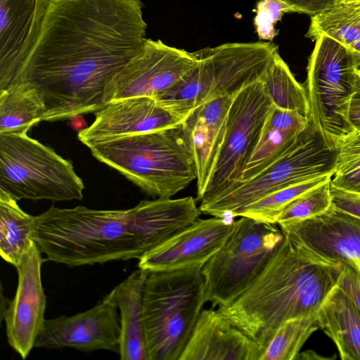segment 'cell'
Wrapping results in <instances>:
<instances>
[{
	"instance_id": "cell-3",
	"label": "cell",
	"mask_w": 360,
	"mask_h": 360,
	"mask_svg": "<svg viewBox=\"0 0 360 360\" xmlns=\"http://www.w3.org/2000/svg\"><path fill=\"white\" fill-rule=\"evenodd\" d=\"M341 271V262L322 258L284 236L250 287L217 310L264 351L283 323L316 313Z\"/></svg>"
},
{
	"instance_id": "cell-27",
	"label": "cell",
	"mask_w": 360,
	"mask_h": 360,
	"mask_svg": "<svg viewBox=\"0 0 360 360\" xmlns=\"http://www.w3.org/2000/svg\"><path fill=\"white\" fill-rule=\"evenodd\" d=\"M319 329L316 313L289 319L277 329L259 360H294L311 334Z\"/></svg>"
},
{
	"instance_id": "cell-32",
	"label": "cell",
	"mask_w": 360,
	"mask_h": 360,
	"mask_svg": "<svg viewBox=\"0 0 360 360\" xmlns=\"http://www.w3.org/2000/svg\"><path fill=\"white\" fill-rule=\"evenodd\" d=\"M309 124L308 117L290 110L281 109L273 105L265 121L264 127L280 131L301 132Z\"/></svg>"
},
{
	"instance_id": "cell-6",
	"label": "cell",
	"mask_w": 360,
	"mask_h": 360,
	"mask_svg": "<svg viewBox=\"0 0 360 360\" xmlns=\"http://www.w3.org/2000/svg\"><path fill=\"white\" fill-rule=\"evenodd\" d=\"M205 302L201 267L148 271L142 303L149 360H179Z\"/></svg>"
},
{
	"instance_id": "cell-36",
	"label": "cell",
	"mask_w": 360,
	"mask_h": 360,
	"mask_svg": "<svg viewBox=\"0 0 360 360\" xmlns=\"http://www.w3.org/2000/svg\"><path fill=\"white\" fill-rule=\"evenodd\" d=\"M292 6L296 13L311 16L321 13L338 4L341 0H282Z\"/></svg>"
},
{
	"instance_id": "cell-26",
	"label": "cell",
	"mask_w": 360,
	"mask_h": 360,
	"mask_svg": "<svg viewBox=\"0 0 360 360\" xmlns=\"http://www.w3.org/2000/svg\"><path fill=\"white\" fill-rule=\"evenodd\" d=\"M328 36L348 49L360 38V12L343 4L311 17L305 37L315 41Z\"/></svg>"
},
{
	"instance_id": "cell-41",
	"label": "cell",
	"mask_w": 360,
	"mask_h": 360,
	"mask_svg": "<svg viewBox=\"0 0 360 360\" xmlns=\"http://www.w3.org/2000/svg\"><path fill=\"white\" fill-rule=\"evenodd\" d=\"M356 91L360 94V68L356 70Z\"/></svg>"
},
{
	"instance_id": "cell-18",
	"label": "cell",
	"mask_w": 360,
	"mask_h": 360,
	"mask_svg": "<svg viewBox=\"0 0 360 360\" xmlns=\"http://www.w3.org/2000/svg\"><path fill=\"white\" fill-rule=\"evenodd\" d=\"M50 0H0V91L35 45Z\"/></svg>"
},
{
	"instance_id": "cell-21",
	"label": "cell",
	"mask_w": 360,
	"mask_h": 360,
	"mask_svg": "<svg viewBox=\"0 0 360 360\" xmlns=\"http://www.w3.org/2000/svg\"><path fill=\"white\" fill-rule=\"evenodd\" d=\"M148 271L139 269L115 287L120 311L122 360H149L143 316V289Z\"/></svg>"
},
{
	"instance_id": "cell-19",
	"label": "cell",
	"mask_w": 360,
	"mask_h": 360,
	"mask_svg": "<svg viewBox=\"0 0 360 360\" xmlns=\"http://www.w3.org/2000/svg\"><path fill=\"white\" fill-rule=\"evenodd\" d=\"M235 96L208 101L193 110L181 123L197 174L198 200L205 195L226 131L229 108Z\"/></svg>"
},
{
	"instance_id": "cell-7",
	"label": "cell",
	"mask_w": 360,
	"mask_h": 360,
	"mask_svg": "<svg viewBox=\"0 0 360 360\" xmlns=\"http://www.w3.org/2000/svg\"><path fill=\"white\" fill-rule=\"evenodd\" d=\"M338 150L330 149L309 124L271 165L245 181H234L205 195L202 213L225 218L240 217L249 205L278 189L313 179L333 176Z\"/></svg>"
},
{
	"instance_id": "cell-13",
	"label": "cell",
	"mask_w": 360,
	"mask_h": 360,
	"mask_svg": "<svg viewBox=\"0 0 360 360\" xmlns=\"http://www.w3.org/2000/svg\"><path fill=\"white\" fill-rule=\"evenodd\" d=\"M113 288L90 309L46 319L34 347H72L82 352L108 350L119 354L120 320Z\"/></svg>"
},
{
	"instance_id": "cell-2",
	"label": "cell",
	"mask_w": 360,
	"mask_h": 360,
	"mask_svg": "<svg viewBox=\"0 0 360 360\" xmlns=\"http://www.w3.org/2000/svg\"><path fill=\"white\" fill-rule=\"evenodd\" d=\"M201 213L192 196L141 200L127 210L51 206L36 216L34 240L49 260L70 267L139 259Z\"/></svg>"
},
{
	"instance_id": "cell-5",
	"label": "cell",
	"mask_w": 360,
	"mask_h": 360,
	"mask_svg": "<svg viewBox=\"0 0 360 360\" xmlns=\"http://www.w3.org/2000/svg\"><path fill=\"white\" fill-rule=\"evenodd\" d=\"M272 41L229 42L193 51L195 68L179 82L153 98L182 119L198 106L225 96H236L259 81L276 55Z\"/></svg>"
},
{
	"instance_id": "cell-17",
	"label": "cell",
	"mask_w": 360,
	"mask_h": 360,
	"mask_svg": "<svg viewBox=\"0 0 360 360\" xmlns=\"http://www.w3.org/2000/svg\"><path fill=\"white\" fill-rule=\"evenodd\" d=\"M184 119L158 103L153 97L137 96L114 100L96 112L93 123L79 131L85 146L174 127Z\"/></svg>"
},
{
	"instance_id": "cell-31",
	"label": "cell",
	"mask_w": 360,
	"mask_h": 360,
	"mask_svg": "<svg viewBox=\"0 0 360 360\" xmlns=\"http://www.w3.org/2000/svg\"><path fill=\"white\" fill-rule=\"evenodd\" d=\"M255 12L253 22L259 40L272 41L278 33L275 30L276 23L284 13L296 11L282 0H259L256 4Z\"/></svg>"
},
{
	"instance_id": "cell-30",
	"label": "cell",
	"mask_w": 360,
	"mask_h": 360,
	"mask_svg": "<svg viewBox=\"0 0 360 360\" xmlns=\"http://www.w3.org/2000/svg\"><path fill=\"white\" fill-rule=\"evenodd\" d=\"M330 180L304 193L290 203L278 215L277 224L314 218L332 206Z\"/></svg>"
},
{
	"instance_id": "cell-16",
	"label": "cell",
	"mask_w": 360,
	"mask_h": 360,
	"mask_svg": "<svg viewBox=\"0 0 360 360\" xmlns=\"http://www.w3.org/2000/svg\"><path fill=\"white\" fill-rule=\"evenodd\" d=\"M283 236L314 254L360 271V218L331 206L306 220L278 224Z\"/></svg>"
},
{
	"instance_id": "cell-14",
	"label": "cell",
	"mask_w": 360,
	"mask_h": 360,
	"mask_svg": "<svg viewBox=\"0 0 360 360\" xmlns=\"http://www.w3.org/2000/svg\"><path fill=\"white\" fill-rule=\"evenodd\" d=\"M44 262L41 252L34 242L15 267L18 275L17 290L3 314L8 342L23 359L34 347L46 320V297L41 275Z\"/></svg>"
},
{
	"instance_id": "cell-11",
	"label": "cell",
	"mask_w": 360,
	"mask_h": 360,
	"mask_svg": "<svg viewBox=\"0 0 360 360\" xmlns=\"http://www.w3.org/2000/svg\"><path fill=\"white\" fill-rule=\"evenodd\" d=\"M272 108L262 79L243 88L235 96L228 112L223 143L205 195L239 179Z\"/></svg>"
},
{
	"instance_id": "cell-37",
	"label": "cell",
	"mask_w": 360,
	"mask_h": 360,
	"mask_svg": "<svg viewBox=\"0 0 360 360\" xmlns=\"http://www.w3.org/2000/svg\"><path fill=\"white\" fill-rule=\"evenodd\" d=\"M330 184L339 189L360 193V167L347 174L333 175Z\"/></svg>"
},
{
	"instance_id": "cell-12",
	"label": "cell",
	"mask_w": 360,
	"mask_h": 360,
	"mask_svg": "<svg viewBox=\"0 0 360 360\" xmlns=\"http://www.w3.org/2000/svg\"><path fill=\"white\" fill-rule=\"evenodd\" d=\"M197 63L193 51L147 38L143 50L108 82L104 102L106 105L124 98L154 97L188 75Z\"/></svg>"
},
{
	"instance_id": "cell-38",
	"label": "cell",
	"mask_w": 360,
	"mask_h": 360,
	"mask_svg": "<svg viewBox=\"0 0 360 360\" xmlns=\"http://www.w3.org/2000/svg\"><path fill=\"white\" fill-rule=\"evenodd\" d=\"M349 120L356 129L355 136L350 139H360V94L356 91L350 103Z\"/></svg>"
},
{
	"instance_id": "cell-40",
	"label": "cell",
	"mask_w": 360,
	"mask_h": 360,
	"mask_svg": "<svg viewBox=\"0 0 360 360\" xmlns=\"http://www.w3.org/2000/svg\"><path fill=\"white\" fill-rule=\"evenodd\" d=\"M340 3L350 6L360 12V0H341Z\"/></svg>"
},
{
	"instance_id": "cell-24",
	"label": "cell",
	"mask_w": 360,
	"mask_h": 360,
	"mask_svg": "<svg viewBox=\"0 0 360 360\" xmlns=\"http://www.w3.org/2000/svg\"><path fill=\"white\" fill-rule=\"evenodd\" d=\"M44 103L37 90L16 82L0 91V134L27 133L43 121Z\"/></svg>"
},
{
	"instance_id": "cell-33",
	"label": "cell",
	"mask_w": 360,
	"mask_h": 360,
	"mask_svg": "<svg viewBox=\"0 0 360 360\" xmlns=\"http://www.w3.org/2000/svg\"><path fill=\"white\" fill-rule=\"evenodd\" d=\"M360 167V139H350L338 149L333 175L347 174Z\"/></svg>"
},
{
	"instance_id": "cell-22",
	"label": "cell",
	"mask_w": 360,
	"mask_h": 360,
	"mask_svg": "<svg viewBox=\"0 0 360 360\" xmlns=\"http://www.w3.org/2000/svg\"><path fill=\"white\" fill-rule=\"evenodd\" d=\"M317 324L335 345L342 360H360V311L337 285L316 311Z\"/></svg>"
},
{
	"instance_id": "cell-29",
	"label": "cell",
	"mask_w": 360,
	"mask_h": 360,
	"mask_svg": "<svg viewBox=\"0 0 360 360\" xmlns=\"http://www.w3.org/2000/svg\"><path fill=\"white\" fill-rule=\"evenodd\" d=\"M301 132L280 131L264 126L257 143L238 181L249 180L271 165Z\"/></svg>"
},
{
	"instance_id": "cell-34",
	"label": "cell",
	"mask_w": 360,
	"mask_h": 360,
	"mask_svg": "<svg viewBox=\"0 0 360 360\" xmlns=\"http://www.w3.org/2000/svg\"><path fill=\"white\" fill-rule=\"evenodd\" d=\"M342 271L337 286L354 303L360 311V271L355 266L341 262Z\"/></svg>"
},
{
	"instance_id": "cell-8",
	"label": "cell",
	"mask_w": 360,
	"mask_h": 360,
	"mask_svg": "<svg viewBox=\"0 0 360 360\" xmlns=\"http://www.w3.org/2000/svg\"><path fill=\"white\" fill-rule=\"evenodd\" d=\"M315 41L307 67L308 118L326 145L338 150L356 134L349 107L358 68L349 49L338 41L326 35Z\"/></svg>"
},
{
	"instance_id": "cell-4",
	"label": "cell",
	"mask_w": 360,
	"mask_h": 360,
	"mask_svg": "<svg viewBox=\"0 0 360 360\" xmlns=\"http://www.w3.org/2000/svg\"><path fill=\"white\" fill-rule=\"evenodd\" d=\"M87 147L96 159L153 198H170L197 179L181 124Z\"/></svg>"
},
{
	"instance_id": "cell-35",
	"label": "cell",
	"mask_w": 360,
	"mask_h": 360,
	"mask_svg": "<svg viewBox=\"0 0 360 360\" xmlns=\"http://www.w3.org/2000/svg\"><path fill=\"white\" fill-rule=\"evenodd\" d=\"M330 193L334 208L360 218V193L339 189L330 184Z\"/></svg>"
},
{
	"instance_id": "cell-25",
	"label": "cell",
	"mask_w": 360,
	"mask_h": 360,
	"mask_svg": "<svg viewBox=\"0 0 360 360\" xmlns=\"http://www.w3.org/2000/svg\"><path fill=\"white\" fill-rule=\"evenodd\" d=\"M264 89L273 105L309 115V101L305 87L300 84L287 63L276 55L262 78Z\"/></svg>"
},
{
	"instance_id": "cell-28",
	"label": "cell",
	"mask_w": 360,
	"mask_h": 360,
	"mask_svg": "<svg viewBox=\"0 0 360 360\" xmlns=\"http://www.w3.org/2000/svg\"><path fill=\"white\" fill-rule=\"evenodd\" d=\"M332 176H321L275 191L247 206L240 217L277 224L278 215L290 203L309 191L330 180Z\"/></svg>"
},
{
	"instance_id": "cell-20",
	"label": "cell",
	"mask_w": 360,
	"mask_h": 360,
	"mask_svg": "<svg viewBox=\"0 0 360 360\" xmlns=\"http://www.w3.org/2000/svg\"><path fill=\"white\" fill-rule=\"evenodd\" d=\"M264 349L217 309H203L179 360H259Z\"/></svg>"
},
{
	"instance_id": "cell-1",
	"label": "cell",
	"mask_w": 360,
	"mask_h": 360,
	"mask_svg": "<svg viewBox=\"0 0 360 360\" xmlns=\"http://www.w3.org/2000/svg\"><path fill=\"white\" fill-rule=\"evenodd\" d=\"M143 8L141 0H50L37 41L11 84L37 90L43 121L97 112L112 77L144 47Z\"/></svg>"
},
{
	"instance_id": "cell-23",
	"label": "cell",
	"mask_w": 360,
	"mask_h": 360,
	"mask_svg": "<svg viewBox=\"0 0 360 360\" xmlns=\"http://www.w3.org/2000/svg\"><path fill=\"white\" fill-rule=\"evenodd\" d=\"M17 200L0 190V255L15 267L34 242L36 217L23 211Z\"/></svg>"
},
{
	"instance_id": "cell-10",
	"label": "cell",
	"mask_w": 360,
	"mask_h": 360,
	"mask_svg": "<svg viewBox=\"0 0 360 360\" xmlns=\"http://www.w3.org/2000/svg\"><path fill=\"white\" fill-rule=\"evenodd\" d=\"M274 224L242 216L226 241L202 267L212 308L234 302L254 282L282 243Z\"/></svg>"
},
{
	"instance_id": "cell-15",
	"label": "cell",
	"mask_w": 360,
	"mask_h": 360,
	"mask_svg": "<svg viewBox=\"0 0 360 360\" xmlns=\"http://www.w3.org/2000/svg\"><path fill=\"white\" fill-rule=\"evenodd\" d=\"M233 226L234 221L225 218L198 219L143 256L138 266L147 271L202 268L222 247Z\"/></svg>"
},
{
	"instance_id": "cell-9",
	"label": "cell",
	"mask_w": 360,
	"mask_h": 360,
	"mask_svg": "<svg viewBox=\"0 0 360 360\" xmlns=\"http://www.w3.org/2000/svg\"><path fill=\"white\" fill-rule=\"evenodd\" d=\"M84 184L72 163L27 133L0 134V190L17 200H81Z\"/></svg>"
},
{
	"instance_id": "cell-39",
	"label": "cell",
	"mask_w": 360,
	"mask_h": 360,
	"mask_svg": "<svg viewBox=\"0 0 360 360\" xmlns=\"http://www.w3.org/2000/svg\"><path fill=\"white\" fill-rule=\"evenodd\" d=\"M357 68H360V38L349 49Z\"/></svg>"
}]
</instances>
